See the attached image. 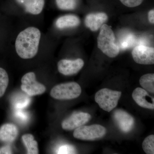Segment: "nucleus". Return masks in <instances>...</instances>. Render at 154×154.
Segmentation results:
<instances>
[{
    "label": "nucleus",
    "mask_w": 154,
    "mask_h": 154,
    "mask_svg": "<svg viewBox=\"0 0 154 154\" xmlns=\"http://www.w3.org/2000/svg\"><path fill=\"white\" fill-rule=\"evenodd\" d=\"M41 36V32L36 27H29L21 31L15 42L17 54L24 59L34 57L38 53Z\"/></svg>",
    "instance_id": "obj_1"
},
{
    "label": "nucleus",
    "mask_w": 154,
    "mask_h": 154,
    "mask_svg": "<svg viewBox=\"0 0 154 154\" xmlns=\"http://www.w3.org/2000/svg\"><path fill=\"white\" fill-rule=\"evenodd\" d=\"M100 28L97 38L98 47L107 56L116 57L119 54L120 49L116 44L114 32L111 27L106 24H103Z\"/></svg>",
    "instance_id": "obj_2"
},
{
    "label": "nucleus",
    "mask_w": 154,
    "mask_h": 154,
    "mask_svg": "<svg viewBox=\"0 0 154 154\" xmlns=\"http://www.w3.org/2000/svg\"><path fill=\"white\" fill-rule=\"evenodd\" d=\"M82 93V88L78 83L72 82L59 84L51 89L50 95L58 100H70L78 98Z\"/></svg>",
    "instance_id": "obj_3"
},
{
    "label": "nucleus",
    "mask_w": 154,
    "mask_h": 154,
    "mask_svg": "<svg viewBox=\"0 0 154 154\" xmlns=\"http://www.w3.org/2000/svg\"><path fill=\"white\" fill-rule=\"evenodd\" d=\"M121 95L120 91L103 88L96 93L95 100L100 108L109 112L116 107Z\"/></svg>",
    "instance_id": "obj_4"
},
{
    "label": "nucleus",
    "mask_w": 154,
    "mask_h": 154,
    "mask_svg": "<svg viewBox=\"0 0 154 154\" xmlns=\"http://www.w3.org/2000/svg\"><path fill=\"white\" fill-rule=\"evenodd\" d=\"M106 133V128L100 125H83L75 129L73 136L82 140H94L102 138Z\"/></svg>",
    "instance_id": "obj_5"
},
{
    "label": "nucleus",
    "mask_w": 154,
    "mask_h": 154,
    "mask_svg": "<svg viewBox=\"0 0 154 154\" xmlns=\"http://www.w3.org/2000/svg\"><path fill=\"white\" fill-rule=\"evenodd\" d=\"M22 91L30 96L41 95L46 91L45 86L36 80V75L33 72L25 74L21 79Z\"/></svg>",
    "instance_id": "obj_6"
},
{
    "label": "nucleus",
    "mask_w": 154,
    "mask_h": 154,
    "mask_svg": "<svg viewBox=\"0 0 154 154\" xmlns=\"http://www.w3.org/2000/svg\"><path fill=\"white\" fill-rule=\"evenodd\" d=\"M132 56L134 61L140 64L152 65L154 63L153 48L137 45L133 49Z\"/></svg>",
    "instance_id": "obj_7"
},
{
    "label": "nucleus",
    "mask_w": 154,
    "mask_h": 154,
    "mask_svg": "<svg viewBox=\"0 0 154 154\" xmlns=\"http://www.w3.org/2000/svg\"><path fill=\"white\" fill-rule=\"evenodd\" d=\"M84 61L80 58L75 60H61L58 63V70L64 75H72L79 72L84 66Z\"/></svg>",
    "instance_id": "obj_8"
},
{
    "label": "nucleus",
    "mask_w": 154,
    "mask_h": 154,
    "mask_svg": "<svg viewBox=\"0 0 154 154\" xmlns=\"http://www.w3.org/2000/svg\"><path fill=\"white\" fill-rule=\"evenodd\" d=\"M91 118V115L88 113L80 112L75 113L62 122V127L65 130H72L86 124Z\"/></svg>",
    "instance_id": "obj_9"
},
{
    "label": "nucleus",
    "mask_w": 154,
    "mask_h": 154,
    "mask_svg": "<svg viewBox=\"0 0 154 154\" xmlns=\"http://www.w3.org/2000/svg\"><path fill=\"white\" fill-rule=\"evenodd\" d=\"M113 118L119 129L124 133H128L132 129L134 119L128 113L120 109H117L113 113Z\"/></svg>",
    "instance_id": "obj_10"
},
{
    "label": "nucleus",
    "mask_w": 154,
    "mask_h": 154,
    "mask_svg": "<svg viewBox=\"0 0 154 154\" xmlns=\"http://www.w3.org/2000/svg\"><path fill=\"white\" fill-rule=\"evenodd\" d=\"M133 99L139 106L143 108L154 109V99L144 89L137 88L133 92Z\"/></svg>",
    "instance_id": "obj_11"
},
{
    "label": "nucleus",
    "mask_w": 154,
    "mask_h": 154,
    "mask_svg": "<svg viewBox=\"0 0 154 154\" xmlns=\"http://www.w3.org/2000/svg\"><path fill=\"white\" fill-rule=\"evenodd\" d=\"M108 19L107 14L104 13L90 14L86 16L85 24L88 28L93 31L99 30Z\"/></svg>",
    "instance_id": "obj_12"
},
{
    "label": "nucleus",
    "mask_w": 154,
    "mask_h": 154,
    "mask_svg": "<svg viewBox=\"0 0 154 154\" xmlns=\"http://www.w3.org/2000/svg\"><path fill=\"white\" fill-rule=\"evenodd\" d=\"M25 8V11L33 15H38L43 11L45 0H16Z\"/></svg>",
    "instance_id": "obj_13"
},
{
    "label": "nucleus",
    "mask_w": 154,
    "mask_h": 154,
    "mask_svg": "<svg viewBox=\"0 0 154 154\" xmlns=\"http://www.w3.org/2000/svg\"><path fill=\"white\" fill-rule=\"evenodd\" d=\"M18 128L15 125L6 123L0 128V141L5 143L13 142L18 136Z\"/></svg>",
    "instance_id": "obj_14"
},
{
    "label": "nucleus",
    "mask_w": 154,
    "mask_h": 154,
    "mask_svg": "<svg viewBox=\"0 0 154 154\" xmlns=\"http://www.w3.org/2000/svg\"><path fill=\"white\" fill-rule=\"evenodd\" d=\"M80 24L79 18L73 15L62 16L59 18L56 22V26L60 29L77 27Z\"/></svg>",
    "instance_id": "obj_15"
},
{
    "label": "nucleus",
    "mask_w": 154,
    "mask_h": 154,
    "mask_svg": "<svg viewBox=\"0 0 154 154\" xmlns=\"http://www.w3.org/2000/svg\"><path fill=\"white\" fill-rule=\"evenodd\" d=\"M23 143L27 148V154H38V143L34 140V137L31 134H26L22 136Z\"/></svg>",
    "instance_id": "obj_16"
},
{
    "label": "nucleus",
    "mask_w": 154,
    "mask_h": 154,
    "mask_svg": "<svg viewBox=\"0 0 154 154\" xmlns=\"http://www.w3.org/2000/svg\"><path fill=\"white\" fill-rule=\"evenodd\" d=\"M140 84L146 91L151 94L154 93V74L149 73L144 75L140 79Z\"/></svg>",
    "instance_id": "obj_17"
},
{
    "label": "nucleus",
    "mask_w": 154,
    "mask_h": 154,
    "mask_svg": "<svg viewBox=\"0 0 154 154\" xmlns=\"http://www.w3.org/2000/svg\"><path fill=\"white\" fill-rule=\"evenodd\" d=\"M8 75L5 69L0 67V98L2 97L5 93L8 86Z\"/></svg>",
    "instance_id": "obj_18"
},
{
    "label": "nucleus",
    "mask_w": 154,
    "mask_h": 154,
    "mask_svg": "<svg viewBox=\"0 0 154 154\" xmlns=\"http://www.w3.org/2000/svg\"><path fill=\"white\" fill-rule=\"evenodd\" d=\"M57 6L62 10H73L76 8L78 0H56Z\"/></svg>",
    "instance_id": "obj_19"
},
{
    "label": "nucleus",
    "mask_w": 154,
    "mask_h": 154,
    "mask_svg": "<svg viewBox=\"0 0 154 154\" xmlns=\"http://www.w3.org/2000/svg\"><path fill=\"white\" fill-rule=\"evenodd\" d=\"M142 147L146 154H154V135H149L145 139L143 142Z\"/></svg>",
    "instance_id": "obj_20"
},
{
    "label": "nucleus",
    "mask_w": 154,
    "mask_h": 154,
    "mask_svg": "<svg viewBox=\"0 0 154 154\" xmlns=\"http://www.w3.org/2000/svg\"><path fill=\"white\" fill-rule=\"evenodd\" d=\"M57 154H75V149L73 146L71 145H63L60 146L58 150Z\"/></svg>",
    "instance_id": "obj_21"
},
{
    "label": "nucleus",
    "mask_w": 154,
    "mask_h": 154,
    "mask_svg": "<svg viewBox=\"0 0 154 154\" xmlns=\"http://www.w3.org/2000/svg\"><path fill=\"white\" fill-rule=\"evenodd\" d=\"M124 5L128 8H134L139 6L143 0H119Z\"/></svg>",
    "instance_id": "obj_22"
},
{
    "label": "nucleus",
    "mask_w": 154,
    "mask_h": 154,
    "mask_svg": "<svg viewBox=\"0 0 154 154\" xmlns=\"http://www.w3.org/2000/svg\"><path fill=\"white\" fill-rule=\"evenodd\" d=\"M12 149L9 146H4L0 148V154H12Z\"/></svg>",
    "instance_id": "obj_23"
},
{
    "label": "nucleus",
    "mask_w": 154,
    "mask_h": 154,
    "mask_svg": "<svg viewBox=\"0 0 154 154\" xmlns=\"http://www.w3.org/2000/svg\"><path fill=\"white\" fill-rule=\"evenodd\" d=\"M148 19L149 22L152 24L154 23V10H151L148 13Z\"/></svg>",
    "instance_id": "obj_24"
}]
</instances>
